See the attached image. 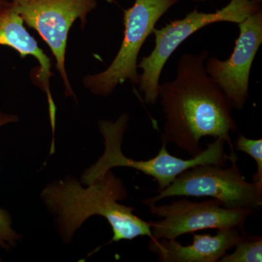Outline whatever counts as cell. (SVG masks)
<instances>
[{
	"instance_id": "6da1fadb",
	"label": "cell",
	"mask_w": 262,
	"mask_h": 262,
	"mask_svg": "<svg viewBox=\"0 0 262 262\" xmlns=\"http://www.w3.org/2000/svg\"><path fill=\"white\" fill-rule=\"evenodd\" d=\"M208 51L185 53L179 58L177 77L159 84L165 122L162 141L173 144L191 158L203 151L201 141L207 136L222 138L236 155L230 134L237 130L232 105L214 80L207 74Z\"/></svg>"
},
{
	"instance_id": "7a4b0ae2",
	"label": "cell",
	"mask_w": 262,
	"mask_h": 262,
	"mask_svg": "<svg viewBox=\"0 0 262 262\" xmlns=\"http://www.w3.org/2000/svg\"><path fill=\"white\" fill-rule=\"evenodd\" d=\"M127 196V188L112 170L89 185L69 176L48 184L40 193L41 201L55 218L62 241L70 244L77 231L94 215H100L113 229V238L104 246L123 239L147 236L151 238L149 222L134 214L135 208L119 203Z\"/></svg>"
},
{
	"instance_id": "3957f363",
	"label": "cell",
	"mask_w": 262,
	"mask_h": 262,
	"mask_svg": "<svg viewBox=\"0 0 262 262\" xmlns=\"http://www.w3.org/2000/svg\"><path fill=\"white\" fill-rule=\"evenodd\" d=\"M128 122L129 115L127 113H122L115 121L101 120L98 122V128L104 141V152L82 174L80 182L84 185H89L102 178L114 168L124 167L135 169L152 177L158 182V192H160L168 187L179 174L187 169L206 164L226 167L228 160L237 157V155L226 154L227 142L222 138H216L206 149L190 159L184 160L170 155L167 144L163 142L159 152L155 158L146 160H134L127 158L122 151V143Z\"/></svg>"
},
{
	"instance_id": "277c9868",
	"label": "cell",
	"mask_w": 262,
	"mask_h": 262,
	"mask_svg": "<svg viewBox=\"0 0 262 262\" xmlns=\"http://www.w3.org/2000/svg\"><path fill=\"white\" fill-rule=\"evenodd\" d=\"M261 3L252 0H230L229 4L214 13L198 12L195 8L185 18L172 20L161 29L154 28L155 46L149 56L141 58L137 68L140 75L139 91L144 102L153 106L158 100L160 77L169 58L188 37L206 26L218 22L239 24L261 10Z\"/></svg>"
},
{
	"instance_id": "5b68a950",
	"label": "cell",
	"mask_w": 262,
	"mask_h": 262,
	"mask_svg": "<svg viewBox=\"0 0 262 262\" xmlns=\"http://www.w3.org/2000/svg\"><path fill=\"white\" fill-rule=\"evenodd\" d=\"M179 0H135L134 5L124 10V37L118 53L107 69L84 76V87L95 96L107 97L117 86L129 80L138 85L137 58L146 38L152 34L158 20Z\"/></svg>"
},
{
	"instance_id": "8992f818",
	"label": "cell",
	"mask_w": 262,
	"mask_h": 262,
	"mask_svg": "<svg viewBox=\"0 0 262 262\" xmlns=\"http://www.w3.org/2000/svg\"><path fill=\"white\" fill-rule=\"evenodd\" d=\"M237 160H230L229 168L206 164L187 169L168 187L142 203L147 206L175 196H210L230 209L253 210L261 206L262 187L246 180L237 166Z\"/></svg>"
},
{
	"instance_id": "52a82bcc",
	"label": "cell",
	"mask_w": 262,
	"mask_h": 262,
	"mask_svg": "<svg viewBox=\"0 0 262 262\" xmlns=\"http://www.w3.org/2000/svg\"><path fill=\"white\" fill-rule=\"evenodd\" d=\"M24 23L37 31L49 46L64 85V94L77 101L66 70V53L71 27L80 19L82 29L98 0H9Z\"/></svg>"
},
{
	"instance_id": "ba28073f",
	"label": "cell",
	"mask_w": 262,
	"mask_h": 262,
	"mask_svg": "<svg viewBox=\"0 0 262 262\" xmlns=\"http://www.w3.org/2000/svg\"><path fill=\"white\" fill-rule=\"evenodd\" d=\"M151 214L160 219L149 222L153 239H177L183 234L207 229L237 228L244 230V225L253 210L225 208L215 199L192 202L187 199L170 204L147 206Z\"/></svg>"
},
{
	"instance_id": "9c48e42d",
	"label": "cell",
	"mask_w": 262,
	"mask_h": 262,
	"mask_svg": "<svg viewBox=\"0 0 262 262\" xmlns=\"http://www.w3.org/2000/svg\"><path fill=\"white\" fill-rule=\"evenodd\" d=\"M239 37L228 59L207 58V74L220 86L232 108L241 110L248 98L250 72L262 43V10L238 24Z\"/></svg>"
},
{
	"instance_id": "30bf717a",
	"label": "cell",
	"mask_w": 262,
	"mask_h": 262,
	"mask_svg": "<svg viewBox=\"0 0 262 262\" xmlns=\"http://www.w3.org/2000/svg\"><path fill=\"white\" fill-rule=\"evenodd\" d=\"M193 242L182 246L177 239H150L149 249L160 262L219 261L241 237L237 228L219 229L215 235L192 232Z\"/></svg>"
},
{
	"instance_id": "8fae6325",
	"label": "cell",
	"mask_w": 262,
	"mask_h": 262,
	"mask_svg": "<svg viewBox=\"0 0 262 262\" xmlns=\"http://www.w3.org/2000/svg\"><path fill=\"white\" fill-rule=\"evenodd\" d=\"M24 20L12 7L0 13V46H8L18 52L21 58L32 56L39 63L35 80L38 86L46 93L48 103L50 120L56 119V106L50 88L51 72V58L24 27Z\"/></svg>"
},
{
	"instance_id": "7c38bea8",
	"label": "cell",
	"mask_w": 262,
	"mask_h": 262,
	"mask_svg": "<svg viewBox=\"0 0 262 262\" xmlns=\"http://www.w3.org/2000/svg\"><path fill=\"white\" fill-rule=\"evenodd\" d=\"M241 237L230 254L226 253L220 262H261L262 237L241 231Z\"/></svg>"
},
{
	"instance_id": "4fadbf2b",
	"label": "cell",
	"mask_w": 262,
	"mask_h": 262,
	"mask_svg": "<svg viewBox=\"0 0 262 262\" xmlns=\"http://www.w3.org/2000/svg\"><path fill=\"white\" fill-rule=\"evenodd\" d=\"M19 120L18 117L13 114L3 113L0 110V127L14 123ZM12 217L7 210L0 208V248L8 250L14 248L21 241L22 234L12 228Z\"/></svg>"
},
{
	"instance_id": "5bb4252c",
	"label": "cell",
	"mask_w": 262,
	"mask_h": 262,
	"mask_svg": "<svg viewBox=\"0 0 262 262\" xmlns=\"http://www.w3.org/2000/svg\"><path fill=\"white\" fill-rule=\"evenodd\" d=\"M235 147L236 150L246 153L256 161L257 170L253 175L252 182L262 187V139H250L239 135Z\"/></svg>"
},
{
	"instance_id": "9a60e30c",
	"label": "cell",
	"mask_w": 262,
	"mask_h": 262,
	"mask_svg": "<svg viewBox=\"0 0 262 262\" xmlns=\"http://www.w3.org/2000/svg\"><path fill=\"white\" fill-rule=\"evenodd\" d=\"M11 7L9 0H0V13Z\"/></svg>"
},
{
	"instance_id": "2e32d148",
	"label": "cell",
	"mask_w": 262,
	"mask_h": 262,
	"mask_svg": "<svg viewBox=\"0 0 262 262\" xmlns=\"http://www.w3.org/2000/svg\"><path fill=\"white\" fill-rule=\"evenodd\" d=\"M192 1L195 3H206L207 0H192Z\"/></svg>"
},
{
	"instance_id": "e0dca14e",
	"label": "cell",
	"mask_w": 262,
	"mask_h": 262,
	"mask_svg": "<svg viewBox=\"0 0 262 262\" xmlns=\"http://www.w3.org/2000/svg\"><path fill=\"white\" fill-rule=\"evenodd\" d=\"M252 1L255 2V3H261L262 0H252Z\"/></svg>"
}]
</instances>
